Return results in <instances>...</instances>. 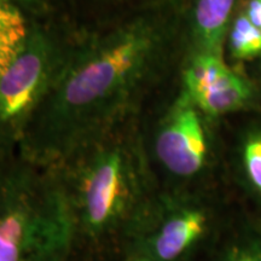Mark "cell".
Listing matches in <instances>:
<instances>
[{
  "mask_svg": "<svg viewBox=\"0 0 261 261\" xmlns=\"http://www.w3.org/2000/svg\"><path fill=\"white\" fill-rule=\"evenodd\" d=\"M163 6L133 8L94 31L81 29L60 76L25 130L18 154L56 167L133 117L161 75L172 37Z\"/></svg>",
  "mask_w": 261,
  "mask_h": 261,
  "instance_id": "obj_1",
  "label": "cell"
},
{
  "mask_svg": "<svg viewBox=\"0 0 261 261\" xmlns=\"http://www.w3.org/2000/svg\"><path fill=\"white\" fill-rule=\"evenodd\" d=\"M52 168L69 203L76 247L96 252L120 254L160 192L145 149L142 115Z\"/></svg>",
  "mask_w": 261,
  "mask_h": 261,
  "instance_id": "obj_2",
  "label": "cell"
},
{
  "mask_svg": "<svg viewBox=\"0 0 261 261\" xmlns=\"http://www.w3.org/2000/svg\"><path fill=\"white\" fill-rule=\"evenodd\" d=\"M76 234L54 168L21 154L0 160V261H70Z\"/></svg>",
  "mask_w": 261,
  "mask_h": 261,
  "instance_id": "obj_3",
  "label": "cell"
},
{
  "mask_svg": "<svg viewBox=\"0 0 261 261\" xmlns=\"http://www.w3.org/2000/svg\"><path fill=\"white\" fill-rule=\"evenodd\" d=\"M80 31L67 17L32 21L23 50L0 77V160L18 152L32 117L63 70Z\"/></svg>",
  "mask_w": 261,
  "mask_h": 261,
  "instance_id": "obj_4",
  "label": "cell"
},
{
  "mask_svg": "<svg viewBox=\"0 0 261 261\" xmlns=\"http://www.w3.org/2000/svg\"><path fill=\"white\" fill-rule=\"evenodd\" d=\"M212 218L210 207L200 198L160 191L119 256L130 261H187L207 238Z\"/></svg>",
  "mask_w": 261,
  "mask_h": 261,
  "instance_id": "obj_5",
  "label": "cell"
},
{
  "mask_svg": "<svg viewBox=\"0 0 261 261\" xmlns=\"http://www.w3.org/2000/svg\"><path fill=\"white\" fill-rule=\"evenodd\" d=\"M204 116L180 91L169 104L144 144L150 161L168 175L191 180L200 177L210 162V138ZM143 128V127H142Z\"/></svg>",
  "mask_w": 261,
  "mask_h": 261,
  "instance_id": "obj_6",
  "label": "cell"
},
{
  "mask_svg": "<svg viewBox=\"0 0 261 261\" xmlns=\"http://www.w3.org/2000/svg\"><path fill=\"white\" fill-rule=\"evenodd\" d=\"M181 91L207 117L234 112L250 97L249 85L213 52H192L182 70Z\"/></svg>",
  "mask_w": 261,
  "mask_h": 261,
  "instance_id": "obj_7",
  "label": "cell"
},
{
  "mask_svg": "<svg viewBox=\"0 0 261 261\" xmlns=\"http://www.w3.org/2000/svg\"><path fill=\"white\" fill-rule=\"evenodd\" d=\"M234 0H194L191 10L192 52L220 54Z\"/></svg>",
  "mask_w": 261,
  "mask_h": 261,
  "instance_id": "obj_8",
  "label": "cell"
},
{
  "mask_svg": "<svg viewBox=\"0 0 261 261\" xmlns=\"http://www.w3.org/2000/svg\"><path fill=\"white\" fill-rule=\"evenodd\" d=\"M32 19L10 0H0V77L23 50Z\"/></svg>",
  "mask_w": 261,
  "mask_h": 261,
  "instance_id": "obj_9",
  "label": "cell"
},
{
  "mask_svg": "<svg viewBox=\"0 0 261 261\" xmlns=\"http://www.w3.org/2000/svg\"><path fill=\"white\" fill-rule=\"evenodd\" d=\"M230 47L233 57L252 58L261 54V31L247 16H240L232 25L230 34Z\"/></svg>",
  "mask_w": 261,
  "mask_h": 261,
  "instance_id": "obj_10",
  "label": "cell"
},
{
  "mask_svg": "<svg viewBox=\"0 0 261 261\" xmlns=\"http://www.w3.org/2000/svg\"><path fill=\"white\" fill-rule=\"evenodd\" d=\"M242 161L250 187L261 197V132L252 133L242 149Z\"/></svg>",
  "mask_w": 261,
  "mask_h": 261,
  "instance_id": "obj_11",
  "label": "cell"
},
{
  "mask_svg": "<svg viewBox=\"0 0 261 261\" xmlns=\"http://www.w3.org/2000/svg\"><path fill=\"white\" fill-rule=\"evenodd\" d=\"M18 5L32 21H46L65 17L63 0H10Z\"/></svg>",
  "mask_w": 261,
  "mask_h": 261,
  "instance_id": "obj_12",
  "label": "cell"
},
{
  "mask_svg": "<svg viewBox=\"0 0 261 261\" xmlns=\"http://www.w3.org/2000/svg\"><path fill=\"white\" fill-rule=\"evenodd\" d=\"M220 261H261V243L259 241H246L236 244L225 253Z\"/></svg>",
  "mask_w": 261,
  "mask_h": 261,
  "instance_id": "obj_13",
  "label": "cell"
},
{
  "mask_svg": "<svg viewBox=\"0 0 261 261\" xmlns=\"http://www.w3.org/2000/svg\"><path fill=\"white\" fill-rule=\"evenodd\" d=\"M246 16L257 29L261 31V0H249Z\"/></svg>",
  "mask_w": 261,
  "mask_h": 261,
  "instance_id": "obj_14",
  "label": "cell"
},
{
  "mask_svg": "<svg viewBox=\"0 0 261 261\" xmlns=\"http://www.w3.org/2000/svg\"><path fill=\"white\" fill-rule=\"evenodd\" d=\"M114 261H130V260H128V259H127V257H125V256H119L116 260H114Z\"/></svg>",
  "mask_w": 261,
  "mask_h": 261,
  "instance_id": "obj_15",
  "label": "cell"
}]
</instances>
